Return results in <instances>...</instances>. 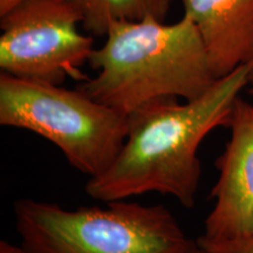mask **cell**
<instances>
[{
	"mask_svg": "<svg viewBox=\"0 0 253 253\" xmlns=\"http://www.w3.org/2000/svg\"><path fill=\"white\" fill-rule=\"evenodd\" d=\"M252 66L253 61L239 66L197 99L158 100L129 114L121 151L106 171L89 178L86 194L108 203L158 192L194 208L202 176L199 145L213 129L229 126Z\"/></svg>",
	"mask_w": 253,
	"mask_h": 253,
	"instance_id": "obj_1",
	"label": "cell"
},
{
	"mask_svg": "<svg viewBox=\"0 0 253 253\" xmlns=\"http://www.w3.org/2000/svg\"><path fill=\"white\" fill-rule=\"evenodd\" d=\"M106 37L88 61L96 77L78 88L126 115L154 101L197 99L218 80L197 28L184 14L171 25L154 17L113 21Z\"/></svg>",
	"mask_w": 253,
	"mask_h": 253,
	"instance_id": "obj_2",
	"label": "cell"
},
{
	"mask_svg": "<svg viewBox=\"0 0 253 253\" xmlns=\"http://www.w3.org/2000/svg\"><path fill=\"white\" fill-rule=\"evenodd\" d=\"M14 217L27 253H183L196 242L164 205L126 199L66 210L21 198Z\"/></svg>",
	"mask_w": 253,
	"mask_h": 253,
	"instance_id": "obj_3",
	"label": "cell"
},
{
	"mask_svg": "<svg viewBox=\"0 0 253 253\" xmlns=\"http://www.w3.org/2000/svg\"><path fill=\"white\" fill-rule=\"evenodd\" d=\"M0 125L45 137L89 178L112 166L129 130L128 115L80 88L71 90L6 73L0 75Z\"/></svg>",
	"mask_w": 253,
	"mask_h": 253,
	"instance_id": "obj_4",
	"label": "cell"
},
{
	"mask_svg": "<svg viewBox=\"0 0 253 253\" xmlns=\"http://www.w3.org/2000/svg\"><path fill=\"white\" fill-rule=\"evenodd\" d=\"M0 19L2 73L52 84L89 79L82 67L94 38L79 30L84 19L69 0H26Z\"/></svg>",
	"mask_w": 253,
	"mask_h": 253,
	"instance_id": "obj_5",
	"label": "cell"
},
{
	"mask_svg": "<svg viewBox=\"0 0 253 253\" xmlns=\"http://www.w3.org/2000/svg\"><path fill=\"white\" fill-rule=\"evenodd\" d=\"M227 128L230 140L216 160L219 176L210 192L214 207L196 239L203 248L253 233V103L237 97Z\"/></svg>",
	"mask_w": 253,
	"mask_h": 253,
	"instance_id": "obj_6",
	"label": "cell"
},
{
	"mask_svg": "<svg viewBox=\"0 0 253 253\" xmlns=\"http://www.w3.org/2000/svg\"><path fill=\"white\" fill-rule=\"evenodd\" d=\"M217 79L253 61V0H182Z\"/></svg>",
	"mask_w": 253,
	"mask_h": 253,
	"instance_id": "obj_7",
	"label": "cell"
},
{
	"mask_svg": "<svg viewBox=\"0 0 253 253\" xmlns=\"http://www.w3.org/2000/svg\"><path fill=\"white\" fill-rule=\"evenodd\" d=\"M82 15V27L90 36H106L113 21H136L147 17L162 20L171 0H69Z\"/></svg>",
	"mask_w": 253,
	"mask_h": 253,
	"instance_id": "obj_8",
	"label": "cell"
},
{
	"mask_svg": "<svg viewBox=\"0 0 253 253\" xmlns=\"http://www.w3.org/2000/svg\"><path fill=\"white\" fill-rule=\"evenodd\" d=\"M203 249L211 253H253V233L242 239L209 245Z\"/></svg>",
	"mask_w": 253,
	"mask_h": 253,
	"instance_id": "obj_9",
	"label": "cell"
},
{
	"mask_svg": "<svg viewBox=\"0 0 253 253\" xmlns=\"http://www.w3.org/2000/svg\"><path fill=\"white\" fill-rule=\"evenodd\" d=\"M24 1H26V0H0V17L8 13L11 9L17 7Z\"/></svg>",
	"mask_w": 253,
	"mask_h": 253,
	"instance_id": "obj_10",
	"label": "cell"
},
{
	"mask_svg": "<svg viewBox=\"0 0 253 253\" xmlns=\"http://www.w3.org/2000/svg\"><path fill=\"white\" fill-rule=\"evenodd\" d=\"M0 253H27L23 249V246H15L11 243L1 240L0 242Z\"/></svg>",
	"mask_w": 253,
	"mask_h": 253,
	"instance_id": "obj_11",
	"label": "cell"
},
{
	"mask_svg": "<svg viewBox=\"0 0 253 253\" xmlns=\"http://www.w3.org/2000/svg\"><path fill=\"white\" fill-rule=\"evenodd\" d=\"M183 253H211V252H209L208 250H205L202 248V246H199L197 244V242H195V244L192 245L191 248H189L185 252H183Z\"/></svg>",
	"mask_w": 253,
	"mask_h": 253,
	"instance_id": "obj_12",
	"label": "cell"
},
{
	"mask_svg": "<svg viewBox=\"0 0 253 253\" xmlns=\"http://www.w3.org/2000/svg\"><path fill=\"white\" fill-rule=\"evenodd\" d=\"M249 84H251V94L253 95V66H252V68H251V72H250Z\"/></svg>",
	"mask_w": 253,
	"mask_h": 253,
	"instance_id": "obj_13",
	"label": "cell"
}]
</instances>
